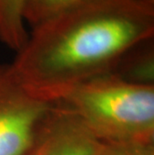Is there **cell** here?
<instances>
[{"instance_id":"6da1fadb","label":"cell","mask_w":154,"mask_h":155,"mask_svg":"<svg viewBox=\"0 0 154 155\" xmlns=\"http://www.w3.org/2000/svg\"><path fill=\"white\" fill-rule=\"evenodd\" d=\"M153 34L154 5L90 0L32 27L10 65L29 91L57 102L76 85L112 73L130 49Z\"/></svg>"},{"instance_id":"7a4b0ae2","label":"cell","mask_w":154,"mask_h":155,"mask_svg":"<svg viewBox=\"0 0 154 155\" xmlns=\"http://www.w3.org/2000/svg\"><path fill=\"white\" fill-rule=\"evenodd\" d=\"M59 102L102 142L154 143V85L112 72L76 85Z\"/></svg>"},{"instance_id":"3957f363","label":"cell","mask_w":154,"mask_h":155,"mask_svg":"<svg viewBox=\"0 0 154 155\" xmlns=\"http://www.w3.org/2000/svg\"><path fill=\"white\" fill-rule=\"evenodd\" d=\"M57 106L23 86L10 63L0 64V155H31Z\"/></svg>"},{"instance_id":"277c9868","label":"cell","mask_w":154,"mask_h":155,"mask_svg":"<svg viewBox=\"0 0 154 155\" xmlns=\"http://www.w3.org/2000/svg\"><path fill=\"white\" fill-rule=\"evenodd\" d=\"M98 140L77 115L58 101V106L31 155H94Z\"/></svg>"},{"instance_id":"5b68a950","label":"cell","mask_w":154,"mask_h":155,"mask_svg":"<svg viewBox=\"0 0 154 155\" xmlns=\"http://www.w3.org/2000/svg\"><path fill=\"white\" fill-rule=\"evenodd\" d=\"M26 0H0V42L15 53L27 41L24 19Z\"/></svg>"},{"instance_id":"8992f818","label":"cell","mask_w":154,"mask_h":155,"mask_svg":"<svg viewBox=\"0 0 154 155\" xmlns=\"http://www.w3.org/2000/svg\"><path fill=\"white\" fill-rule=\"evenodd\" d=\"M153 38L134 46L124 55L113 73L134 83L154 85Z\"/></svg>"},{"instance_id":"52a82bcc","label":"cell","mask_w":154,"mask_h":155,"mask_svg":"<svg viewBox=\"0 0 154 155\" xmlns=\"http://www.w3.org/2000/svg\"><path fill=\"white\" fill-rule=\"evenodd\" d=\"M90 0H26L24 19L31 28L53 16Z\"/></svg>"},{"instance_id":"ba28073f","label":"cell","mask_w":154,"mask_h":155,"mask_svg":"<svg viewBox=\"0 0 154 155\" xmlns=\"http://www.w3.org/2000/svg\"><path fill=\"white\" fill-rule=\"evenodd\" d=\"M94 155H154V143L101 142Z\"/></svg>"},{"instance_id":"9c48e42d","label":"cell","mask_w":154,"mask_h":155,"mask_svg":"<svg viewBox=\"0 0 154 155\" xmlns=\"http://www.w3.org/2000/svg\"><path fill=\"white\" fill-rule=\"evenodd\" d=\"M140 2L146 3V4H150V5H154V0H138Z\"/></svg>"}]
</instances>
